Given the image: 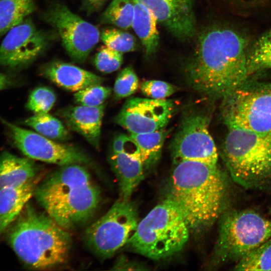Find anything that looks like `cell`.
I'll list each match as a JSON object with an SVG mask.
<instances>
[{
  "label": "cell",
  "mask_w": 271,
  "mask_h": 271,
  "mask_svg": "<svg viewBox=\"0 0 271 271\" xmlns=\"http://www.w3.org/2000/svg\"><path fill=\"white\" fill-rule=\"evenodd\" d=\"M108 0H81L82 10L88 15L99 11Z\"/></svg>",
  "instance_id": "35"
},
{
  "label": "cell",
  "mask_w": 271,
  "mask_h": 271,
  "mask_svg": "<svg viewBox=\"0 0 271 271\" xmlns=\"http://www.w3.org/2000/svg\"><path fill=\"white\" fill-rule=\"evenodd\" d=\"M36 9L34 0H0V37L23 21Z\"/></svg>",
  "instance_id": "23"
},
{
  "label": "cell",
  "mask_w": 271,
  "mask_h": 271,
  "mask_svg": "<svg viewBox=\"0 0 271 271\" xmlns=\"http://www.w3.org/2000/svg\"><path fill=\"white\" fill-rule=\"evenodd\" d=\"M100 39L105 46L122 53L135 51L138 46L133 35L116 28L103 30Z\"/></svg>",
  "instance_id": "28"
},
{
  "label": "cell",
  "mask_w": 271,
  "mask_h": 271,
  "mask_svg": "<svg viewBox=\"0 0 271 271\" xmlns=\"http://www.w3.org/2000/svg\"><path fill=\"white\" fill-rule=\"evenodd\" d=\"M14 145L25 155L36 160L63 166L90 164V158L79 148L57 143L39 133L14 124L0 117Z\"/></svg>",
  "instance_id": "11"
},
{
  "label": "cell",
  "mask_w": 271,
  "mask_h": 271,
  "mask_svg": "<svg viewBox=\"0 0 271 271\" xmlns=\"http://www.w3.org/2000/svg\"><path fill=\"white\" fill-rule=\"evenodd\" d=\"M133 15L131 27L140 39L147 55L154 54L159 44L157 20L153 13L139 0H132Z\"/></svg>",
  "instance_id": "21"
},
{
  "label": "cell",
  "mask_w": 271,
  "mask_h": 271,
  "mask_svg": "<svg viewBox=\"0 0 271 271\" xmlns=\"http://www.w3.org/2000/svg\"><path fill=\"white\" fill-rule=\"evenodd\" d=\"M236 270H271V237L238 261Z\"/></svg>",
  "instance_id": "27"
},
{
  "label": "cell",
  "mask_w": 271,
  "mask_h": 271,
  "mask_svg": "<svg viewBox=\"0 0 271 271\" xmlns=\"http://www.w3.org/2000/svg\"><path fill=\"white\" fill-rule=\"evenodd\" d=\"M175 109L171 100L132 97L125 101L114 120L130 134L151 132L164 129Z\"/></svg>",
  "instance_id": "14"
},
{
  "label": "cell",
  "mask_w": 271,
  "mask_h": 271,
  "mask_svg": "<svg viewBox=\"0 0 271 271\" xmlns=\"http://www.w3.org/2000/svg\"><path fill=\"white\" fill-rule=\"evenodd\" d=\"M139 79L131 67L123 69L117 75L113 89L116 98L128 97L138 90Z\"/></svg>",
  "instance_id": "31"
},
{
  "label": "cell",
  "mask_w": 271,
  "mask_h": 271,
  "mask_svg": "<svg viewBox=\"0 0 271 271\" xmlns=\"http://www.w3.org/2000/svg\"><path fill=\"white\" fill-rule=\"evenodd\" d=\"M247 68L249 77L271 68V29L260 36L248 50Z\"/></svg>",
  "instance_id": "24"
},
{
  "label": "cell",
  "mask_w": 271,
  "mask_h": 271,
  "mask_svg": "<svg viewBox=\"0 0 271 271\" xmlns=\"http://www.w3.org/2000/svg\"><path fill=\"white\" fill-rule=\"evenodd\" d=\"M139 1L176 37L186 40L195 34L196 21L193 0Z\"/></svg>",
  "instance_id": "15"
},
{
  "label": "cell",
  "mask_w": 271,
  "mask_h": 271,
  "mask_svg": "<svg viewBox=\"0 0 271 271\" xmlns=\"http://www.w3.org/2000/svg\"><path fill=\"white\" fill-rule=\"evenodd\" d=\"M167 198L182 213L190 230L207 229L227 207L228 185L217 164L196 161L175 163Z\"/></svg>",
  "instance_id": "2"
},
{
  "label": "cell",
  "mask_w": 271,
  "mask_h": 271,
  "mask_svg": "<svg viewBox=\"0 0 271 271\" xmlns=\"http://www.w3.org/2000/svg\"><path fill=\"white\" fill-rule=\"evenodd\" d=\"M169 131L164 128L129 136L139 148L145 170L153 169L158 163L164 141Z\"/></svg>",
  "instance_id": "22"
},
{
  "label": "cell",
  "mask_w": 271,
  "mask_h": 271,
  "mask_svg": "<svg viewBox=\"0 0 271 271\" xmlns=\"http://www.w3.org/2000/svg\"><path fill=\"white\" fill-rule=\"evenodd\" d=\"M41 18L56 30L63 47L74 62H84L100 38L95 26L61 3H52L41 14Z\"/></svg>",
  "instance_id": "10"
},
{
  "label": "cell",
  "mask_w": 271,
  "mask_h": 271,
  "mask_svg": "<svg viewBox=\"0 0 271 271\" xmlns=\"http://www.w3.org/2000/svg\"><path fill=\"white\" fill-rule=\"evenodd\" d=\"M42 74L58 86L77 92L92 85L101 84L104 78L72 64L54 60L42 67Z\"/></svg>",
  "instance_id": "18"
},
{
  "label": "cell",
  "mask_w": 271,
  "mask_h": 271,
  "mask_svg": "<svg viewBox=\"0 0 271 271\" xmlns=\"http://www.w3.org/2000/svg\"><path fill=\"white\" fill-rule=\"evenodd\" d=\"M139 222L136 203L120 198L87 228L84 234L85 243L96 255L102 259L108 258L125 246Z\"/></svg>",
  "instance_id": "9"
},
{
  "label": "cell",
  "mask_w": 271,
  "mask_h": 271,
  "mask_svg": "<svg viewBox=\"0 0 271 271\" xmlns=\"http://www.w3.org/2000/svg\"><path fill=\"white\" fill-rule=\"evenodd\" d=\"M123 53L106 46H101L94 58V65L99 71L110 73L119 68L123 61Z\"/></svg>",
  "instance_id": "32"
},
{
  "label": "cell",
  "mask_w": 271,
  "mask_h": 271,
  "mask_svg": "<svg viewBox=\"0 0 271 271\" xmlns=\"http://www.w3.org/2000/svg\"><path fill=\"white\" fill-rule=\"evenodd\" d=\"M52 34L37 29L27 17L6 33L0 45V65L11 69L27 66L46 50Z\"/></svg>",
  "instance_id": "12"
},
{
  "label": "cell",
  "mask_w": 271,
  "mask_h": 271,
  "mask_svg": "<svg viewBox=\"0 0 271 271\" xmlns=\"http://www.w3.org/2000/svg\"><path fill=\"white\" fill-rule=\"evenodd\" d=\"M113 269L118 270H146V268L142 264L129 260L126 257L121 256L114 265Z\"/></svg>",
  "instance_id": "34"
},
{
  "label": "cell",
  "mask_w": 271,
  "mask_h": 271,
  "mask_svg": "<svg viewBox=\"0 0 271 271\" xmlns=\"http://www.w3.org/2000/svg\"><path fill=\"white\" fill-rule=\"evenodd\" d=\"M23 123L53 140L64 141L70 137L69 131L62 122L48 113L35 114L25 119Z\"/></svg>",
  "instance_id": "25"
},
{
  "label": "cell",
  "mask_w": 271,
  "mask_h": 271,
  "mask_svg": "<svg viewBox=\"0 0 271 271\" xmlns=\"http://www.w3.org/2000/svg\"><path fill=\"white\" fill-rule=\"evenodd\" d=\"M209 122L205 114L185 115L171 145L174 163L196 161L217 164V150L209 131Z\"/></svg>",
  "instance_id": "13"
},
{
  "label": "cell",
  "mask_w": 271,
  "mask_h": 271,
  "mask_svg": "<svg viewBox=\"0 0 271 271\" xmlns=\"http://www.w3.org/2000/svg\"><path fill=\"white\" fill-rule=\"evenodd\" d=\"M247 47L245 38L231 29L205 30L185 67L189 85L211 99L222 100L249 77Z\"/></svg>",
  "instance_id": "1"
},
{
  "label": "cell",
  "mask_w": 271,
  "mask_h": 271,
  "mask_svg": "<svg viewBox=\"0 0 271 271\" xmlns=\"http://www.w3.org/2000/svg\"><path fill=\"white\" fill-rule=\"evenodd\" d=\"M178 89L176 86L161 80H146L141 84L142 93L147 97L155 99H166Z\"/></svg>",
  "instance_id": "33"
},
{
  "label": "cell",
  "mask_w": 271,
  "mask_h": 271,
  "mask_svg": "<svg viewBox=\"0 0 271 271\" xmlns=\"http://www.w3.org/2000/svg\"><path fill=\"white\" fill-rule=\"evenodd\" d=\"M34 194L46 213L66 230L88 222L101 200L99 187L79 164L60 166L36 187Z\"/></svg>",
  "instance_id": "3"
},
{
  "label": "cell",
  "mask_w": 271,
  "mask_h": 271,
  "mask_svg": "<svg viewBox=\"0 0 271 271\" xmlns=\"http://www.w3.org/2000/svg\"><path fill=\"white\" fill-rule=\"evenodd\" d=\"M35 188L32 180L22 186L0 189V236L18 217Z\"/></svg>",
  "instance_id": "19"
},
{
  "label": "cell",
  "mask_w": 271,
  "mask_h": 271,
  "mask_svg": "<svg viewBox=\"0 0 271 271\" xmlns=\"http://www.w3.org/2000/svg\"><path fill=\"white\" fill-rule=\"evenodd\" d=\"M111 92L112 89L109 87L101 84L92 85L76 92L74 99L79 105L98 106L103 104Z\"/></svg>",
  "instance_id": "30"
},
{
  "label": "cell",
  "mask_w": 271,
  "mask_h": 271,
  "mask_svg": "<svg viewBox=\"0 0 271 271\" xmlns=\"http://www.w3.org/2000/svg\"><path fill=\"white\" fill-rule=\"evenodd\" d=\"M37 167L29 159L5 151L0 155V189L22 186L32 181Z\"/></svg>",
  "instance_id": "20"
},
{
  "label": "cell",
  "mask_w": 271,
  "mask_h": 271,
  "mask_svg": "<svg viewBox=\"0 0 271 271\" xmlns=\"http://www.w3.org/2000/svg\"><path fill=\"white\" fill-rule=\"evenodd\" d=\"M214 249L217 262H237L271 237V219L254 210L225 211L219 218Z\"/></svg>",
  "instance_id": "7"
},
{
  "label": "cell",
  "mask_w": 271,
  "mask_h": 271,
  "mask_svg": "<svg viewBox=\"0 0 271 271\" xmlns=\"http://www.w3.org/2000/svg\"><path fill=\"white\" fill-rule=\"evenodd\" d=\"M227 129L221 156L232 180L246 189L271 185V132Z\"/></svg>",
  "instance_id": "5"
},
{
  "label": "cell",
  "mask_w": 271,
  "mask_h": 271,
  "mask_svg": "<svg viewBox=\"0 0 271 271\" xmlns=\"http://www.w3.org/2000/svg\"><path fill=\"white\" fill-rule=\"evenodd\" d=\"M14 79L9 75L0 72V90L9 88L16 85Z\"/></svg>",
  "instance_id": "36"
},
{
  "label": "cell",
  "mask_w": 271,
  "mask_h": 271,
  "mask_svg": "<svg viewBox=\"0 0 271 271\" xmlns=\"http://www.w3.org/2000/svg\"><path fill=\"white\" fill-rule=\"evenodd\" d=\"M108 159L117 180L120 197L130 199L144 178L145 171L137 144L128 136L123 149L111 151Z\"/></svg>",
  "instance_id": "16"
},
{
  "label": "cell",
  "mask_w": 271,
  "mask_h": 271,
  "mask_svg": "<svg viewBox=\"0 0 271 271\" xmlns=\"http://www.w3.org/2000/svg\"><path fill=\"white\" fill-rule=\"evenodd\" d=\"M133 15L132 0H112L99 17L98 23L126 30L131 27Z\"/></svg>",
  "instance_id": "26"
},
{
  "label": "cell",
  "mask_w": 271,
  "mask_h": 271,
  "mask_svg": "<svg viewBox=\"0 0 271 271\" xmlns=\"http://www.w3.org/2000/svg\"><path fill=\"white\" fill-rule=\"evenodd\" d=\"M104 108L103 104L95 107L80 105L64 109L59 114L70 129L82 136L93 147L98 148Z\"/></svg>",
  "instance_id": "17"
},
{
  "label": "cell",
  "mask_w": 271,
  "mask_h": 271,
  "mask_svg": "<svg viewBox=\"0 0 271 271\" xmlns=\"http://www.w3.org/2000/svg\"><path fill=\"white\" fill-rule=\"evenodd\" d=\"M190 230L180 209L167 198L139 222L125 246L148 258L164 259L176 254L184 247Z\"/></svg>",
  "instance_id": "6"
},
{
  "label": "cell",
  "mask_w": 271,
  "mask_h": 271,
  "mask_svg": "<svg viewBox=\"0 0 271 271\" xmlns=\"http://www.w3.org/2000/svg\"><path fill=\"white\" fill-rule=\"evenodd\" d=\"M247 78L221 100L227 127L256 133L271 132V83Z\"/></svg>",
  "instance_id": "8"
},
{
  "label": "cell",
  "mask_w": 271,
  "mask_h": 271,
  "mask_svg": "<svg viewBox=\"0 0 271 271\" xmlns=\"http://www.w3.org/2000/svg\"><path fill=\"white\" fill-rule=\"evenodd\" d=\"M56 99V95L50 88L37 87L30 94L26 106L34 114L47 113L53 106Z\"/></svg>",
  "instance_id": "29"
},
{
  "label": "cell",
  "mask_w": 271,
  "mask_h": 271,
  "mask_svg": "<svg viewBox=\"0 0 271 271\" xmlns=\"http://www.w3.org/2000/svg\"><path fill=\"white\" fill-rule=\"evenodd\" d=\"M15 221L8 240L26 265L46 269L66 262L71 247L70 236L46 213L27 203Z\"/></svg>",
  "instance_id": "4"
}]
</instances>
